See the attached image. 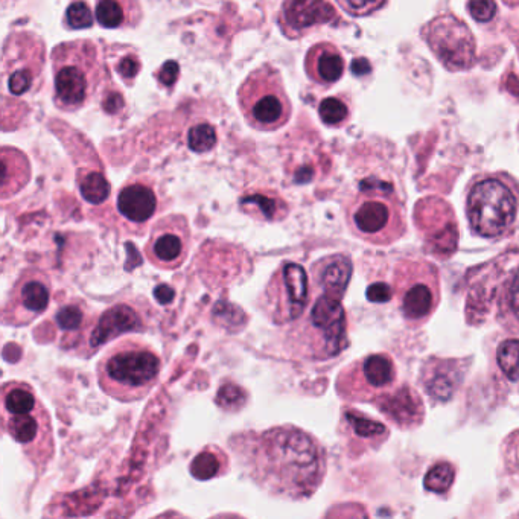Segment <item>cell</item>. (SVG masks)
I'll return each instance as SVG.
<instances>
[{"label": "cell", "mask_w": 519, "mask_h": 519, "mask_svg": "<svg viewBox=\"0 0 519 519\" xmlns=\"http://www.w3.org/2000/svg\"><path fill=\"white\" fill-rule=\"evenodd\" d=\"M519 183L507 172L474 177L466 195V217L475 236L500 239L509 235L518 220Z\"/></svg>", "instance_id": "6"}, {"label": "cell", "mask_w": 519, "mask_h": 519, "mask_svg": "<svg viewBox=\"0 0 519 519\" xmlns=\"http://www.w3.org/2000/svg\"><path fill=\"white\" fill-rule=\"evenodd\" d=\"M319 116L326 127L338 128L348 122L351 110L340 96H328L319 104Z\"/></svg>", "instance_id": "32"}, {"label": "cell", "mask_w": 519, "mask_h": 519, "mask_svg": "<svg viewBox=\"0 0 519 519\" xmlns=\"http://www.w3.org/2000/svg\"><path fill=\"white\" fill-rule=\"evenodd\" d=\"M311 297L313 293L305 268L297 262L285 261L271 274L258 305L274 325H293L306 313Z\"/></svg>", "instance_id": "9"}, {"label": "cell", "mask_w": 519, "mask_h": 519, "mask_svg": "<svg viewBox=\"0 0 519 519\" xmlns=\"http://www.w3.org/2000/svg\"><path fill=\"white\" fill-rule=\"evenodd\" d=\"M497 363L501 372L506 375L510 381H518L519 379V340L518 338H509L500 343L497 349Z\"/></svg>", "instance_id": "34"}, {"label": "cell", "mask_w": 519, "mask_h": 519, "mask_svg": "<svg viewBox=\"0 0 519 519\" xmlns=\"http://www.w3.org/2000/svg\"><path fill=\"white\" fill-rule=\"evenodd\" d=\"M344 13L352 17H367L387 4V0H335Z\"/></svg>", "instance_id": "38"}, {"label": "cell", "mask_w": 519, "mask_h": 519, "mask_svg": "<svg viewBox=\"0 0 519 519\" xmlns=\"http://www.w3.org/2000/svg\"><path fill=\"white\" fill-rule=\"evenodd\" d=\"M218 407L226 411H238L239 408L244 407L247 402L246 390L239 387L238 384H224L220 387L217 393Z\"/></svg>", "instance_id": "37"}, {"label": "cell", "mask_w": 519, "mask_h": 519, "mask_svg": "<svg viewBox=\"0 0 519 519\" xmlns=\"http://www.w3.org/2000/svg\"><path fill=\"white\" fill-rule=\"evenodd\" d=\"M346 71L343 54L332 43L322 42L309 48L305 57V72L309 80L319 86H332Z\"/></svg>", "instance_id": "22"}, {"label": "cell", "mask_w": 519, "mask_h": 519, "mask_svg": "<svg viewBox=\"0 0 519 519\" xmlns=\"http://www.w3.org/2000/svg\"><path fill=\"white\" fill-rule=\"evenodd\" d=\"M51 299V276L40 268H26L19 274L2 306V323L16 328L31 325L46 313Z\"/></svg>", "instance_id": "13"}, {"label": "cell", "mask_w": 519, "mask_h": 519, "mask_svg": "<svg viewBox=\"0 0 519 519\" xmlns=\"http://www.w3.org/2000/svg\"><path fill=\"white\" fill-rule=\"evenodd\" d=\"M504 5L510 8H519V0H501Z\"/></svg>", "instance_id": "44"}, {"label": "cell", "mask_w": 519, "mask_h": 519, "mask_svg": "<svg viewBox=\"0 0 519 519\" xmlns=\"http://www.w3.org/2000/svg\"><path fill=\"white\" fill-rule=\"evenodd\" d=\"M348 344V317L343 299L328 291L319 290V294L316 291L306 313L288 332V351L305 360L328 361L337 358Z\"/></svg>", "instance_id": "4"}, {"label": "cell", "mask_w": 519, "mask_h": 519, "mask_svg": "<svg viewBox=\"0 0 519 519\" xmlns=\"http://www.w3.org/2000/svg\"><path fill=\"white\" fill-rule=\"evenodd\" d=\"M51 63L54 104L64 113L78 112L90 104L107 75L93 40L60 43L52 49Z\"/></svg>", "instance_id": "5"}, {"label": "cell", "mask_w": 519, "mask_h": 519, "mask_svg": "<svg viewBox=\"0 0 519 519\" xmlns=\"http://www.w3.org/2000/svg\"><path fill=\"white\" fill-rule=\"evenodd\" d=\"M154 297H156L160 303H163V305H168V303H171L172 299H174V290L166 284L157 285V287L154 288Z\"/></svg>", "instance_id": "43"}, {"label": "cell", "mask_w": 519, "mask_h": 519, "mask_svg": "<svg viewBox=\"0 0 519 519\" xmlns=\"http://www.w3.org/2000/svg\"><path fill=\"white\" fill-rule=\"evenodd\" d=\"M2 163H4V182H2V197L8 198L11 194L19 192L29 182L31 169L28 159L20 151L5 147L2 150Z\"/></svg>", "instance_id": "27"}, {"label": "cell", "mask_w": 519, "mask_h": 519, "mask_svg": "<svg viewBox=\"0 0 519 519\" xmlns=\"http://www.w3.org/2000/svg\"><path fill=\"white\" fill-rule=\"evenodd\" d=\"M468 11L475 22L489 23L497 17V2L495 0H468Z\"/></svg>", "instance_id": "40"}, {"label": "cell", "mask_w": 519, "mask_h": 519, "mask_svg": "<svg viewBox=\"0 0 519 519\" xmlns=\"http://www.w3.org/2000/svg\"><path fill=\"white\" fill-rule=\"evenodd\" d=\"M239 209L249 217L265 223L284 220L290 212L287 201L278 192L267 189H258L242 195L239 198Z\"/></svg>", "instance_id": "25"}, {"label": "cell", "mask_w": 519, "mask_h": 519, "mask_svg": "<svg viewBox=\"0 0 519 519\" xmlns=\"http://www.w3.org/2000/svg\"><path fill=\"white\" fill-rule=\"evenodd\" d=\"M344 419H346V422L351 425L352 431H354L358 437H363V439L383 437L387 436V433H389L384 425L366 418L364 414L357 413V411H344Z\"/></svg>", "instance_id": "35"}, {"label": "cell", "mask_w": 519, "mask_h": 519, "mask_svg": "<svg viewBox=\"0 0 519 519\" xmlns=\"http://www.w3.org/2000/svg\"><path fill=\"white\" fill-rule=\"evenodd\" d=\"M395 294L404 319L424 323L439 305V271L430 262L402 261L396 270Z\"/></svg>", "instance_id": "11"}, {"label": "cell", "mask_w": 519, "mask_h": 519, "mask_svg": "<svg viewBox=\"0 0 519 519\" xmlns=\"http://www.w3.org/2000/svg\"><path fill=\"white\" fill-rule=\"evenodd\" d=\"M125 106H127V104H125L124 93L118 89V86L110 83L109 86H106V89L102 90L101 109L104 110L106 115H121L125 110Z\"/></svg>", "instance_id": "39"}, {"label": "cell", "mask_w": 519, "mask_h": 519, "mask_svg": "<svg viewBox=\"0 0 519 519\" xmlns=\"http://www.w3.org/2000/svg\"><path fill=\"white\" fill-rule=\"evenodd\" d=\"M465 369L457 360H428L421 373L425 392L437 402L453 399L462 384Z\"/></svg>", "instance_id": "19"}, {"label": "cell", "mask_w": 519, "mask_h": 519, "mask_svg": "<svg viewBox=\"0 0 519 519\" xmlns=\"http://www.w3.org/2000/svg\"><path fill=\"white\" fill-rule=\"evenodd\" d=\"M96 22L104 29H131L144 19L139 0H96Z\"/></svg>", "instance_id": "24"}, {"label": "cell", "mask_w": 519, "mask_h": 519, "mask_svg": "<svg viewBox=\"0 0 519 519\" xmlns=\"http://www.w3.org/2000/svg\"><path fill=\"white\" fill-rule=\"evenodd\" d=\"M92 320V311L83 300L75 299L61 305L54 316L55 328L61 337V348H77L80 341L92 332L95 326Z\"/></svg>", "instance_id": "20"}, {"label": "cell", "mask_w": 519, "mask_h": 519, "mask_svg": "<svg viewBox=\"0 0 519 519\" xmlns=\"http://www.w3.org/2000/svg\"><path fill=\"white\" fill-rule=\"evenodd\" d=\"M2 430L22 446L26 459L39 472L54 459L55 443L51 414L36 390L23 381L2 386Z\"/></svg>", "instance_id": "2"}, {"label": "cell", "mask_w": 519, "mask_h": 519, "mask_svg": "<svg viewBox=\"0 0 519 519\" xmlns=\"http://www.w3.org/2000/svg\"><path fill=\"white\" fill-rule=\"evenodd\" d=\"M116 206L128 223L142 226L159 211V195L150 180H130L119 191Z\"/></svg>", "instance_id": "18"}, {"label": "cell", "mask_w": 519, "mask_h": 519, "mask_svg": "<svg viewBox=\"0 0 519 519\" xmlns=\"http://www.w3.org/2000/svg\"><path fill=\"white\" fill-rule=\"evenodd\" d=\"M348 223L355 236L376 246L392 244L405 232L401 201L384 183L361 189L349 206Z\"/></svg>", "instance_id": "8"}, {"label": "cell", "mask_w": 519, "mask_h": 519, "mask_svg": "<svg viewBox=\"0 0 519 519\" xmlns=\"http://www.w3.org/2000/svg\"><path fill=\"white\" fill-rule=\"evenodd\" d=\"M189 150L197 154L209 153L218 144V134L211 122L200 121L192 125L188 131Z\"/></svg>", "instance_id": "31"}, {"label": "cell", "mask_w": 519, "mask_h": 519, "mask_svg": "<svg viewBox=\"0 0 519 519\" xmlns=\"http://www.w3.org/2000/svg\"><path fill=\"white\" fill-rule=\"evenodd\" d=\"M162 357L150 344L124 338L102 355L96 379L102 392L119 402L142 401L157 386Z\"/></svg>", "instance_id": "3"}, {"label": "cell", "mask_w": 519, "mask_h": 519, "mask_svg": "<svg viewBox=\"0 0 519 519\" xmlns=\"http://www.w3.org/2000/svg\"><path fill=\"white\" fill-rule=\"evenodd\" d=\"M191 247L188 218L169 215L154 224L145 244V256L160 270H177L185 264Z\"/></svg>", "instance_id": "15"}, {"label": "cell", "mask_w": 519, "mask_h": 519, "mask_svg": "<svg viewBox=\"0 0 519 519\" xmlns=\"http://www.w3.org/2000/svg\"><path fill=\"white\" fill-rule=\"evenodd\" d=\"M229 469V457L223 449L207 445L192 459L189 472L198 481H209L220 477Z\"/></svg>", "instance_id": "28"}, {"label": "cell", "mask_w": 519, "mask_h": 519, "mask_svg": "<svg viewBox=\"0 0 519 519\" xmlns=\"http://www.w3.org/2000/svg\"><path fill=\"white\" fill-rule=\"evenodd\" d=\"M396 381V367L386 354H373L358 360L340 373L337 390L344 399L352 401H375L393 389Z\"/></svg>", "instance_id": "14"}, {"label": "cell", "mask_w": 519, "mask_h": 519, "mask_svg": "<svg viewBox=\"0 0 519 519\" xmlns=\"http://www.w3.org/2000/svg\"><path fill=\"white\" fill-rule=\"evenodd\" d=\"M229 443L247 475L273 497L306 500L325 480V448L294 425L236 434Z\"/></svg>", "instance_id": "1"}, {"label": "cell", "mask_w": 519, "mask_h": 519, "mask_svg": "<svg viewBox=\"0 0 519 519\" xmlns=\"http://www.w3.org/2000/svg\"><path fill=\"white\" fill-rule=\"evenodd\" d=\"M238 106L247 124L258 131L285 127L293 113L282 74L270 63L262 64L242 81Z\"/></svg>", "instance_id": "7"}, {"label": "cell", "mask_w": 519, "mask_h": 519, "mask_svg": "<svg viewBox=\"0 0 519 519\" xmlns=\"http://www.w3.org/2000/svg\"><path fill=\"white\" fill-rule=\"evenodd\" d=\"M112 57L113 67L124 81L125 86L133 87L137 75L142 71V60L136 49L131 46L115 45L112 46Z\"/></svg>", "instance_id": "30"}, {"label": "cell", "mask_w": 519, "mask_h": 519, "mask_svg": "<svg viewBox=\"0 0 519 519\" xmlns=\"http://www.w3.org/2000/svg\"><path fill=\"white\" fill-rule=\"evenodd\" d=\"M434 57L449 72H465L477 63V42L469 26L453 14H440L422 29Z\"/></svg>", "instance_id": "10"}, {"label": "cell", "mask_w": 519, "mask_h": 519, "mask_svg": "<svg viewBox=\"0 0 519 519\" xmlns=\"http://www.w3.org/2000/svg\"><path fill=\"white\" fill-rule=\"evenodd\" d=\"M180 78V66L176 60H168L156 72V80L163 89L172 90Z\"/></svg>", "instance_id": "41"}, {"label": "cell", "mask_w": 519, "mask_h": 519, "mask_svg": "<svg viewBox=\"0 0 519 519\" xmlns=\"http://www.w3.org/2000/svg\"><path fill=\"white\" fill-rule=\"evenodd\" d=\"M456 468L448 462H437L425 475V489L434 494H446L453 486Z\"/></svg>", "instance_id": "33"}, {"label": "cell", "mask_w": 519, "mask_h": 519, "mask_svg": "<svg viewBox=\"0 0 519 519\" xmlns=\"http://www.w3.org/2000/svg\"><path fill=\"white\" fill-rule=\"evenodd\" d=\"M45 66V46L36 34L14 32L4 46V75L8 90L20 96L39 90Z\"/></svg>", "instance_id": "12"}, {"label": "cell", "mask_w": 519, "mask_h": 519, "mask_svg": "<svg viewBox=\"0 0 519 519\" xmlns=\"http://www.w3.org/2000/svg\"><path fill=\"white\" fill-rule=\"evenodd\" d=\"M313 288L328 291L343 299L352 278V261L346 255H329L314 262L311 267Z\"/></svg>", "instance_id": "23"}, {"label": "cell", "mask_w": 519, "mask_h": 519, "mask_svg": "<svg viewBox=\"0 0 519 519\" xmlns=\"http://www.w3.org/2000/svg\"><path fill=\"white\" fill-rule=\"evenodd\" d=\"M337 20V10L329 0H284L278 22L288 40H300L313 29Z\"/></svg>", "instance_id": "17"}, {"label": "cell", "mask_w": 519, "mask_h": 519, "mask_svg": "<svg viewBox=\"0 0 519 519\" xmlns=\"http://www.w3.org/2000/svg\"><path fill=\"white\" fill-rule=\"evenodd\" d=\"M93 22L95 20L87 0H74L64 13L63 23L67 29H74V31L89 29L92 28Z\"/></svg>", "instance_id": "36"}, {"label": "cell", "mask_w": 519, "mask_h": 519, "mask_svg": "<svg viewBox=\"0 0 519 519\" xmlns=\"http://www.w3.org/2000/svg\"><path fill=\"white\" fill-rule=\"evenodd\" d=\"M497 317L504 329L519 335V267L513 268L497 296Z\"/></svg>", "instance_id": "26"}, {"label": "cell", "mask_w": 519, "mask_h": 519, "mask_svg": "<svg viewBox=\"0 0 519 519\" xmlns=\"http://www.w3.org/2000/svg\"><path fill=\"white\" fill-rule=\"evenodd\" d=\"M393 294H395V290H392L389 285L384 284V282H376V284L367 288L366 296L369 302L387 303L392 300Z\"/></svg>", "instance_id": "42"}, {"label": "cell", "mask_w": 519, "mask_h": 519, "mask_svg": "<svg viewBox=\"0 0 519 519\" xmlns=\"http://www.w3.org/2000/svg\"><path fill=\"white\" fill-rule=\"evenodd\" d=\"M153 308L145 300H119L104 311L90 332L89 348L96 351L104 344L128 332H144L150 328Z\"/></svg>", "instance_id": "16"}, {"label": "cell", "mask_w": 519, "mask_h": 519, "mask_svg": "<svg viewBox=\"0 0 519 519\" xmlns=\"http://www.w3.org/2000/svg\"><path fill=\"white\" fill-rule=\"evenodd\" d=\"M81 197L90 204H102L110 197L109 180L101 171L95 169H81L77 177Z\"/></svg>", "instance_id": "29"}, {"label": "cell", "mask_w": 519, "mask_h": 519, "mask_svg": "<svg viewBox=\"0 0 519 519\" xmlns=\"http://www.w3.org/2000/svg\"><path fill=\"white\" fill-rule=\"evenodd\" d=\"M373 402L381 413L386 414L387 418L399 427H414L422 424L424 419V405L410 387L402 386L399 389L389 390Z\"/></svg>", "instance_id": "21"}]
</instances>
